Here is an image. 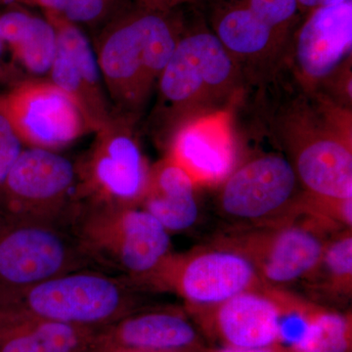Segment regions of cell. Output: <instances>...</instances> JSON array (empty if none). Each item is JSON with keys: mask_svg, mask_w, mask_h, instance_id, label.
<instances>
[{"mask_svg": "<svg viewBox=\"0 0 352 352\" xmlns=\"http://www.w3.org/2000/svg\"><path fill=\"white\" fill-rule=\"evenodd\" d=\"M180 36L163 12L147 9L102 36L94 48L113 113L138 122Z\"/></svg>", "mask_w": 352, "mask_h": 352, "instance_id": "6da1fadb", "label": "cell"}, {"mask_svg": "<svg viewBox=\"0 0 352 352\" xmlns=\"http://www.w3.org/2000/svg\"><path fill=\"white\" fill-rule=\"evenodd\" d=\"M239 67L214 32L180 36L157 82L155 120L170 138L187 120L224 111L239 85Z\"/></svg>", "mask_w": 352, "mask_h": 352, "instance_id": "7a4b0ae2", "label": "cell"}, {"mask_svg": "<svg viewBox=\"0 0 352 352\" xmlns=\"http://www.w3.org/2000/svg\"><path fill=\"white\" fill-rule=\"evenodd\" d=\"M138 291L124 277L87 268L25 286H0V309L101 330L139 309Z\"/></svg>", "mask_w": 352, "mask_h": 352, "instance_id": "3957f363", "label": "cell"}, {"mask_svg": "<svg viewBox=\"0 0 352 352\" xmlns=\"http://www.w3.org/2000/svg\"><path fill=\"white\" fill-rule=\"evenodd\" d=\"M293 109L283 132L305 200L326 205L352 199L349 117L325 102L317 110L307 103Z\"/></svg>", "mask_w": 352, "mask_h": 352, "instance_id": "277c9868", "label": "cell"}, {"mask_svg": "<svg viewBox=\"0 0 352 352\" xmlns=\"http://www.w3.org/2000/svg\"><path fill=\"white\" fill-rule=\"evenodd\" d=\"M69 231L95 265L122 271L134 283L171 252L170 233L143 208L78 207Z\"/></svg>", "mask_w": 352, "mask_h": 352, "instance_id": "5b68a950", "label": "cell"}, {"mask_svg": "<svg viewBox=\"0 0 352 352\" xmlns=\"http://www.w3.org/2000/svg\"><path fill=\"white\" fill-rule=\"evenodd\" d=\"M131 284L176 294L196 314L244 292L267 287L250 258L222 241L186 254L171 252L149 275Z\"/></svg>", "mask_w": 352, "mask_h": 352, "instance_id": "8992f818", "label": "cell"}, {"mask_svg": "<svg viewBox=\"0 0 352 352\" xmlns=\"http://www.w3.org/2000/svg\"><path fill=\"white\" fill-rule=\"evenodd\" d=\"M136 120L112 113L75 162L78 207H139L151 166L134 132Z\"/></svg>", "mask_w": 352, "mask_h": 352, "instance_id": "52a82bcc", "label": "cell"}, {"mask_svg": "<svg viewBox=\"0 0 352 352\" xmlns=\"http://www.w3.org/2000/svg\"><path fill=\"white\" fill-rule=\"evenodd\" d=\"M340 230L302 205L282 221L242 229L220 241L247 256L266 286L283 289L311 276L328 241Z\"/></svg>", "mask_w": 352, "mask_h": 352, "instance_id": "ba28073f", "label": "cell"}, {"mask_svg": "<svg viewBox=\"0 0 352 352\" xmlns=\"http://www.w3.org/2000/svg\"><path fill=\"white\" fill-rule=\"evenodd\" d=\"M76 189L75 162L57 152L24 148L0 184V210L68 229L78 210Z\"/></svg>", "mask_w": 352, "mask_h": 352, "instance_id": "9c48e42d", "label": "cell"}, {"mask_svg": "<svg viewBox=\"0 0 352 352\" xmlns=\"http://www.w3.org/2000/svg\"><path fill=\"white\" fill-rule=\"evenodd\" d=\"M94 266L68 229L0 210V286H25Z\"/></svg>", "mask_w": 352, "mask_h": 352, "instance_id": "30bf717a", "label": "cell"}, {"mask_svg": "<svg viewBox=\"0 0 352 352\" xmlns=\"http://www.w3.org/2000/svg\"><path fill=\"white\" fill-rule=\"evenodd\" d=\"M302 200V187L291 162L278 154H266L236 166L223 182L219 207L234 223L254 228L296 214Z\"/></svg>", "mask_w": 352, "mask_h": 352, "instance_id": "8fae6325", "label": "cell"}, {"mask_svg": "<svg viewBox=\"0 0 352 352\" xmlns=\"http://www.w3.org/2000/svg\"><path fill=\"white\" fill-rule=\"evenodd\" d=\"M0 115L25 148L57 152L92 133L73 99L50 78L27 76L0 90Z\"/></svg>", "mask_w": 352, "mask_h": 352, "instance_id": "7c38bea8", "label": "cell"}, {"mask_svg": "<svg viewBox=\"0 0 352 352\" xmlns=\"http://www.w3.org/2000/svg\"><path fill=\"white\" fill-rule=\"evenodd\" d=\"M170 159L196 186L226 182L237 166L238 148L226 111L187 120L168 140Z\"/></svg>", "mask_w": 352, "mask_h": 352, "instance_id": "4fadbf2b", "label": "cell"}, {"mask_svg": "<svg viewBox=\"0 0 352 352\" xmlns=\"http://www.w3.org/2000/svg\"><path fill=\"white\" fill-rule=\"evenodd\" d=\"M56 30V52L48 76L69 95L95 133L112 117V107L104 87L94 48L80 29L53 18Z\"/></svg>", "mask_w": 352, "mask_h": 352, "instance_id": "5bb4252c", "label": "cell"}, {"mask_svg": "<svg viewBox=\"0 0 352 352\" xmlns=\"http://www.w3.org/2000/svg\"><path fill=\"white\" fill-rule=\"evenodd\" d=\"M222 346L259 349L279 342L281 310L270 287L244 292L200 312Z\"/></svg>", "mask_w": 352, "mask_h": 352, "instance_id": "9a60e30c", "label": "cell"}, {"mask_svg": "<svg viewBox=\"0 0 352 352\" xmlns=\"http://www.w3.org/2000/svg\"><path fill=\"white\" fill-rule=\"evenodd\" d=\"M96 344L150 352H201L200 335L176 309L135 310L102 329Z\"/></svg>", "mask_w": 352, "mask_h": 352, "instance_id": "2e32d148", "label": "cell"}, {"mask_svg": "<svg viewBox=\"0 0 352 352\" xmlns=\"http://www.w3.org/2000/svg\"><path fill=\"white\" fill-rule=\"evenodd\" d=\"M352 47V0L311 11L296 38L298 69L308 80L327 78Z\"/></svg>", "mask_w": 352, "mask_h": 352, "instance_id": "e0dca14e", "label": "cell"}, {"mask_svg": "<svg viewBox=\"0 0 352 352\" xmlns=\"http://www.w3.org/2000/svg\"><path fill=\"white\" fill-rule=\"evenodd\" d=\"M101 330L0 309V352H88L96 344Z\"/></svg>", "mask_w": 352, "mask_h": 352, "instance_id": "ac0fdd59", "label": "cell"}, {"mask_svg": "<svg viewBox=\"0 0 352 352\" xmlns=\"http://www.w3.org/2000/svg\"><path fill=\"white\" fill-rule=\"evenodd\" d=\"M195 188L190 176L166 157L150 168L139 208L154 217L168 233L186 230L199 217Z\"/></svg>", "mask_w": 352, "mask_h": 352, "instance_id": "d6986e66", "label": "cell"}, {"mask_svg": "<svg viewBox=\"0 0 352 352\" xmlns=\"http://www.w3.org/2000/svg\"><path fill=\"white\" fill-rule=\"evenodd\" d=\"M0 39L8 46L13 63L32 78L48 76L56 52L52 23L19 11L0 16Z\"/></svg>", "mask_w": 352, "mask_h": 352, "instance_id": "ffe728a7", "label": "cell"}, {"mask_svg": "<svg viewBox=\"0 0 352 352\" xmlns=\"http://www.w3.org/2000/svg\"><path fill=\"white\" fill-rule=\"evenodd\" d=\"M214 22V34L236 60H263L277 50L283 36L259 20L245 0L226 2Z\"/></svg>", "mask_w": 352, "mask_h": 352, "instance_id": "44dd1931", "label": "cell"}, {"mask_svg": "<svg viewBox=\"0 0 352 352\" xmlns=\"http://www.w3.org/2000/svg\"><path fill=\"white\" fill-rule=\"evenodd\" d=\"M307 286L330 298H351L352 291V233L344 229L333 234L326 245L320 263L307 278Z\"/></svg>", "mask_w": 352, "mask_h": 352, "instance_id": "7402d4cb", "label": "cell"}, {"mask_svg": "<svg viewBox=\"0 0 352 352\" xmlns=\"http://www.w3.org/2000/svg\"><path fill=\"white\" fill-rule=\"evenodd\" d=\"M351 349V315L318 307L302 337L288 352H349Z\"/></svg>", "mask_w": 352, "mask_h": 352, "instance_id": "603a6c76", "label": "cell"}, {"mask_svg": "<svg viewBox=\"0 0 352 352\" xmlns=\"http://www.w3.org/2000/svg\"><path fill=\"white\" fill-rule=\"evenodd\" d=\"M254 15L284 34L295 21L300 6L298 0H245Z\"/></svg>", "mask_w": 352, "mask_h": 352, "instance_id": "cb8c5ba5", "label": "cell"}, {"mask_svg": "<svg viewBox=\"0 0 352 352\" xmlns=\"http://www.w3.org/2000/svg\"><path fill=\"white\" fill-rule=\"evenodd\" d=\"M69 23H91L107 10L108 0H38Z\"/></svg>", "mask_w": 352, "mask_h": 352, "instance_id": "d4e9b609", "label": "cell"}, {"mask_svg": "<svg viewBox=\"0 0 352 352\" xmlns=\"http://www.w3.org/2000/svg\"><path fill=\"white\" fill-rule=\"evenodd\" d=\"M24 148L12 127L0 115V184L17 161Z\"/></svg>", "mask_w": 352, "mask_h": 352, "instance_id": "484cf974", "label": "cell"}, {"mask_svg": "<svg viewBox=\"0 0 352 352\" xmlns=\"http://www.w3.org/2000/svg\"><path fill=\"white\" fill-rule=\"evenodd\" d=\"M3 46L0 39V90L6 89L22 78H27L24 72L14 63H8L4 59Z\"/></svg>", "mask_w": 352, "mask_h": 352, "instance_id": "4316f807", "label": "cell"}, {"mask_svg": "<svg viewBox=\"0 0 352 352\" xmlns=\"http://www.w3.org/2000/svg\"><path fill=\"white\" fill-rule=\"evenodd\" d=\"M207 352H288L285 351L283 347L280 346H272L267 347H259V349H239V347H232L222 346L219 349H210Z\"/></svg>", "mask_w": 352, "mask_h": 352, "instance_id": "83f0119b", "label": "cell"}, {"mask_svg": "<svg viewBox=\"0 0 352 352\" xmlns=\"http://www.w3.org/2000/svg\"><path fill=\"white\" fill-rule=\"evenodd\" d=\"M346 0H298L300 8L309 9V10H314V9L320 8V7H325L329 6H335V4L342 3Z\"/></svg>", "mask_w": 352, "mask_h": 352, "instance_id": "f1b7e54d", "label": "cell"}, {"mask_svg": "<svg viewBox=\"0 0 352 352\" xmlns=\"http://www.w3.org/2000/svg\"><path fill=\"white\" fill-rule=\"evenodd\" d=\"M88 352H150L138 349H126V347L107 346V344H95Z\"/></svg>", "mask_w": 352, "mask_h": 352, "instance_id": "f546056e", "label": "cell"}]
</instances>
